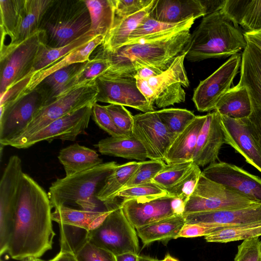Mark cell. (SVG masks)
<instances>
[{
  "mask_svg": "<svg viewBox=\"0 0 261 261\" xmlns=\"http://www.w3.org/2000/svg\"><path fill=\"white\" fill-rule=\"evenodd\" d=\"M51 208L48 194L23 173L7 252L12 259L39 258L52 249Z\"/></svg>",
  "mask_w": 261,
  "mask_h": 261,
  "instance_id": "1",
  "label": "cell"
},
{
  "mask_svg": "<svg viewBox=\"0 0 261 261\" xmlns=\"http://www.w3.org/2000/svg\"><path fill=\"white\" fill-rule=\"evenodd\" d=\"M190 30L145 43L125 45L110 53L98 50L97 53L107 58L111 64L105 73L134 77L139 69L149 67L161 74L177 57L187 51L192 35Z\"/></svg>",
  "mask_w": 261,
  "mask_h": 261,
  "instance_id": "2",
  "label": "cell"
},
{
  "mask_svg": "<svg viewBox=\"0 0 261 261\" xmlns=\"http://www.w3.org/2000/svg\"><path fill=\"white\" fill-rule=\"evenodd\" d=\"M247 43L239 25L220 10L203 17L191 35L186 59L196 62L231 56Z\"/></svg>",
  "mask_w": 261,
  "mask_h": 261,
  "instance_id": "3",
  "label": "cell"
},
{
  "mask_svg": "<svg viewBox=\"0 0 261 261\" xmlns=\"http://www.w3.org/2000/svg\"><path fill=\"white\" fill-rule=\"evenodd\" d=\"M117 165L114 161L103 163L91 169L57 179L52 183L48 193L52 208L60 205H72L84 210L100 211L96 210L97 202H100L96 196Z\"/></svg>",
  "mask_w": 261,
  "mask_h": 261,
  "instance_id": "4",
  "label": "cell"
},
{
  "mask_svg": "<svg viewBox=\"0 0 261 261\" xmlns=\"http://www.w3.org/2000/svg\"><path fill=\"white\" fill-rule=\"evenodd\" d=\"M91 20L84 0H53L40 30L44 43L53 48L67 45L90 30Z\"/></svg>",
  "mask_w": 261,
  "mask_h": 261,
  "instance_id": "5",
  "label": "cell"
},
{
  "mask_svg": "<svg viewBox=\"0 0 261 261\" xmlns=\"http://www.w3.org/2000/svg\"><path fill=\"white\" fill-rule=\"evenodd\" d=\"M260 204L201 173L194 191L185 203L183 214L233 210Z\"/></svg>",
  "mask_w": 261,
  "mask_h": 261,
  "instance_id": "6",
  "label": "cell"
},
{
  "mask_svg": "<svg viewBox=\"0 0 261 261\" xmlns=\"http://www.w3.org/2000/svg\"><path fill=\"white\" fill-rule=\"evenodd\" d=\"M88 242L115 256L127 252L138 254L139 250L137 231L120 205L112 210L98 227L89 231Z\"/></svg>",
  "mask_w": 261,
  "mask_h": 261,
  "instance_id": "7",
  "label": "cell"
},
{
  "mask_svg": "<svg viewBox=\"0 0 261 261\" xmlns=\"http://www.w3.org/2000/svg\"><path fill=\"white\" fill-rule=\"evenodd\" d=\"M43 43L44 34L40 30L16 45L1 46V96L10 87L29 75Z\"/></svg>",
  "mask_w": 261,
  "mask_h": 261,
  "instance_id": "8",
  "label": "cell"
},
{
  "mask_svg": "<svg viewBox=\"0 0 261 261\" xmlns=\"http://www.w3.org/2000/svg\"><path fill=\"white\" fill-rule=\"evenodd\" d=\"M48 104L43 91L38 86L24 93L7 105L0 107V144L2 146L18 137L40 110Z\"/></svg>",
  "mask_w": 261,
  "mask_h": 261,
  "instance_id": "9",
  "label": "cell"
},
{
  "mask_svg": "<svg viewBox=\"0 0 261 261\" xmlns=\"http://www.w3.org/2000/svg\"><path fill=\"white\" fill-rule=\"evenodd\" d=\"M95 81L74 87L68 92L42 107L26 129L18 137L5 145L25 139L54 120L86 106L97 102Z\"/></svg>",
  "mask_w": 261,
  "mask_h": 261,
  "instance_id": "10",
  "label": "cell"
},
{
  "mask_svg": "<svg viewBox=\"0 0 261 261\" xmlns=\"http://www.w3.org/2000/svg\"><path fill=\"white\" fill-rule=\"evenodd\" d=\"M242 55L239 84L248 92L251 112L247 118L249 132L261 149V50L247 41Z\"/></svg>",
  "mask_w": 261,
  "mask_h": 261,
  "instance_id": "11",
  "label": "cell"
},
{
  "mask_svg": "<svg viewBox=\"0 0 261 261\" xmlns=\"http://www.w3.org/2000/svg\"><path fill=\"white\" fill-rule=\"evenodd\" d=\"M20 158L11 156L0 181V254L7 253L23 173Z\"/></svg>",
  "mask_w": 261,
  "mask_h": 261,
  "instance_id": "12",
  "label": "cell"
},
{
  "mask_svg": "<svg viewBox=\"0 0 261 261\" xmlns=\"http://www.w3.org/2000/svg\"><path fill=\"white\" fill-rule=\"evenodd\" d=\"M93 105H89L68 113L54 120L30 137L20 141L10 142L7 146L22 149L43 141L50 142L57 139L74 141L79 135L86 134L92 116Z\"/></svg>",
  "mask_w": 261,
  "mask_h": 261,
  "instance_id": "13",
  "label": "cell"
},
{
  "mask_svg": "<svg viewBox=\"0 0 261 261\" xmlns=\"http://www.w3.org/2000/svg\"><path fill=\"white\" fill-rule=\"evenodd\" d=\"M242 55L237 54L205 80L194 90L192 100L197 110L201 112L214 110L221 97L231 88L241 67Z\"/></svg>",
  "mask_w": 261,
  "mask_h": 261,
  "instance_id": "14",
  "label": "cell"
},
{
  "mask_svg": "<svg viewBox=\"0 0 261 261\" xmlns=\"http://www.w3.org/2000/svg\"><path fill=\"white\" fill-rule=\"evenodd\" d=\"M96 101L127 106L143 113L155 111L140 92L134 77L115 76L103 73L95 81Z\"/></svg>",
  "mask_w": 261,
  "mask_h": 261,
  "instance_id": "15",
  "label": "cell"
},
{
  "mask_svg": "<svg viewBox=\"0 0 261 261\" xmlns=\"http://www.w3.org/2000/svg\"><path fill=\"white\" fill-rule=\"evenodd\" d=\"M132 135L144 147L147 158L164 161L175 139L160 118L156 111L133 116Z\"/></svg>",
  "mask_w": 261,
  "mask_h": 261,
  "instance_id": "16",
  "label": "cell"
},
{
  "mask_svg": "<svg viewBox=\"0 0 261 261\" xmlns=\"http://www.w3.org/2000/svg\"><path fill=\"white\" fill-rule=\"evenodd\" d=\"M207 178L261 204V178L230 163L209 164L202 172Z\"/></svg>",
  "mask_w": 261,
  "mask_h": 261,
  "instance_id": "17",
  "label": "cell"
},
{
  "mask_svg": "<svg viewBox=\"0 0 261 261\" xmlns=\"http://www.w3.org/2000/svg\"><path fill=\"white\" fill-rule=\"evenodd\" d=\"M174 198L168 195L153 198L122 200L120 206L128 221L136 229L177 215L172 207Z\"/></svg>",
  "mask_w": 261,
  "mask_h": 261,
  "instance_id": "18",
  "label": "cell"
},
{
  "mask_svg": "<svg viewBox=\"0 0 261 261\" xmlns=\"http://www.w3.org/2000/svg\"><path fill=\"white\" fill-rule=\"evenodd\" d=\"M206 115L193 156L194 163L199 167L216 162L222 146L225 143L220 114L214 111Z\"/></svg>",
  "mask_w": 261,
  "mask_h": 261,
  "instance_id": "19",
  "label": "cell"
},
{
  "mask_svg": "<svg viewBox=\"0 0 261 261\" xmlns=\"http://www.w3.org/2000/svg\"><path fill=\"white\" fill-rule=\"evenodd\" d=\"M221 118L225 143L233 147L248 163L261 172V149L249 132L247 118L233 119L221 115Z\"/></svg>",
  "mask_w": 261,
  "mask_h": 261,
  "instance_id": "20",
  "label": "cell"
},
{
  "mask_svg": "<svg viewBox=\"0 0 261 261\" xmlns=\"http://www.w3.org/2000/svg\"><path fill=\"white\" fill-rule=\"evenodd\" d=\"M206 14L203 1L156 0L149 15L159 21L175 23Z\"/></svg>",
  "mask_w": 261,
  "mask_h": 261,
  "instance_id": "21",
  "label": "cell"
},
{
  "mask_svg": "<svg viewBox=\"0 0 261 261\" xmlns=\"http://www.w3.org/2000/svg\"><path fill=\"white\" fill-rule=\"evenodd\" d=\"M187 223H211L235 226L261 223V204L241 209L183 214Z\"/></svg>",
  "mask_w": 261,
  "mask_h": 261,
  "instance_id": "22",
  "label": "cell"
},
{
  "mask_svg": "<svg viewBox=\"0 0 261 261\" xmlns=\"http://www.w3.org/2000/svg\"><path fill=\"white\" fill-rule=\"evenodd\" d=\"M206 115L196 116L193 121L174 140L164 159L167 164L193 161L198 135Z\"/></svg>",
  "mask_w": 261,
  "mask_h": 261,
  "instance_id": "23",
  "label": "cell"
},
{
  "mask_svg": "<svg viewBox=\"0 0 261 261\" xmlns=\"http://www.w3.org/2000/svg\"><path fill=\"white\" fill-rule=\"evenodd\" d=\"M195 19L191 18L180 22L170 23L156 20L149 14L132 32L124 45L145 43L168 37L185 29H190Z\"/></svg>",
  "mask_w": 261,
  "mask_h": 261,
  "instance_id": "24",
  "label": "cell"
},
{
  "mask_svg": "<svg viewBox=\"0 0 261 261\" xmlns=\"http://www.w3.org/2000/svg\"><path fill=\"white\" fill-rule=\"evenodd\" d=\"M156 0L143 10L122 20L114 22L105 36L99 47V51L110 53L124 46L128 41L129 36L142 20L150 14Z\"/></svg>",
  "mask_w": 261,
  "mask_h": 261,
  "instance_id": "25",
  "label": "cell"
},
{
  "mask_svg": "<svg viewBox=\"0 0 261 261\" xmlns=\"http://www.w3.org/2000/svg\"><path fill=\"white\" fill-rule=\"evenodd\" d=\"M221 10L247 32L261 31V0H225Z\"/></svg>",
  "mask_w": 261,
  "mask_h": 261,
  "instance_id": "26",
  "label": "cell"
},
{
  "mask_svg": "<svg viewBox=\"0 0 261 261\" xmlns=\"http://www.w3.org/2000/svg\"><path fill=\"white\" fill-rule=\"evenodd\" d=\"M53 2L25 0L19 25L9 43L6 45H16L39 31L43 17Z\"/></svg>",
  "mask_w": 261,
  "mask_h": 261,
  "instance_id": "27",
  "label": "cell"
},
{
  "mask_svg": "<svg viewBox=\"0 0 261 261\" xmlns=\"http://www.w3.org/2000/svg\"><path fill=\"white\" fill-rule=\"evenodd\" d=\"M104 39L103 36H96L88 43L76 48L45 68L33 74L23 93L33 90L44 79L53 72L70 65L84 63L90 60L91 54L102 44Z\"/></svg>",
  "mask_w": 261,
  "mask_h": 261,
  "instance_id": "28",
  "label": "cell"
},
{
  "mask_svg": "<svg viewBox=\"0 0 261 261\" xmlns=\"http://www.w3.org/2000/svg\"><path fill=\"white\" fill-rule=\"evenodd\" d=\"M58 158L64 168L66 176L73 175L103 163L102 159L95 150L78 143L61 149Z\"/></svg>",
  "mask_w": 261,
  "mask_h": 261,
  "instance_id": "29",
  "label": "cell"
},
{
  "mask_svg": "<svg viewBox=\"0 0 261 261\" xmlns=\"http://www.w3.org/2000/svg\"><path fill=\"white\" fill-rule=\"evenodd\" d=\"M95 146L103 155L141 162L147 158L144 147L133 135L129 137L106 138L100 140Z\"/></svg>",
  "mask_w": 261,
  "mask_h": 261,
  "instance_id": "30",
  "label": "cell"
},
{
  "mask_svg": "<svg viewBox=\"0 0 261 261\" xmlns=\"http://www.w3.org/2000/svg\"><path fill=\"white\" fill-rule=\"evenodd\" d=\"M186 223L183 214L176 215L136 229L143 247L155 241L177 239Z\"/></svg>",
  "mask_w": 261,
  "mask_h": 261,
  "instance_id": "31",
  "label": "cell"
},
{
  "mask_svg": "<svg viewBox=\"0 0 261 261\" xmlns=\"http://www.w3.org/2000/svg\"><path fill=\"white\" fill-rule=\"evenodd\" d=\"M214 111L233 119L248 118L251 105L247 89L239 84L231 88L219 99Z\"/></svg>",
  "mask_w": 261,
  "mask_h": 261,
  "instance_id": "32",
  "label": "cell"
},
{
  "mask_svg": "<svg viewBox=\"0 0 261 261\" xmlns=\"http://www.w3.org/2000/svg\"><path fill=\"white\" fill-rule=\"evenodd\" d=\"M140 164V162L133 161L117 165L98 193L97 199L106 206L107 204L116 200L117 194L132 177Z\"/></svg>",
  "mask_w": 261,
  "mask_h": 261,
  "instance_id": "33",
  "label": "cell"
},
{
  "mask_svg": "<svg viewBox=\"0 0 261 261\" xmlns=\"http://www.w3.org/2000/svg\"><path fill=\"white\" fill-rule=\"evenodd\" d=\"M83 64L75 63L58 70L38 85L45 94L48 103L70 91V82Z\"/></svg>",
  "mask_w": 261,
  "mask_h": 261,
  "instance_id": "34",
  "label": "cell"
},
{
  "mask_svg": "<svg viewBox=\"0 0 261 261\" xmlns=\"http://www.w3.org/2000/svg\"><path fill=\"white\" fill-rule=\"evenodd\" d=\"M95 36L91 31L63 47L53 48L44 43L41 45L29 75L37 72L66 55L91 41Z\"/></svg>",
  "mask_w": 261,
  "mask_h": 261,
  "instance_id": "35",
  "label": "cell"
},
{
  "mask_svg": "<svg viewBox=\"0 0 261 261\" xmlns=\"http://www.w3.org/2000/svg\"><path fill=\"white\" fill-rule=\"evenodd\" d=\"M91 17L90 31L105 37L112 27L114 10L112 0H84Z\"/></svg>",
  "mask_w": 261,
  "mask_h": 261,
  "instance_id": "36",
  "label": "cell"
},
{
  "mask_svg": "<svg viewBox=\"0 0 261 261\" xmlns=\"http://www.w3.org/2000/svg\"><path fill=\"white\" fill-rule=\"evenodd\" d=\"M108 211H87L60 205L51 213L52 220L58 224H66L85 228L89 231L93 222Z\"/></svg>",
  "mask_w": 261,
  "mask_h": 261,
  "instance_id": "37",
  "label": "cell"
},
{
  "mask_svg": "<svg viewBox=\"0 0 261 261\" xmlns=\"http://www.w3.org/2000/svg\"><path fill=\"white\" fill-rule=\"evenodd\" d=\"M186 54L187 52L177 57L167 70L148 81L155 96L164 89L176 83H181L185 87L189 86V81L184 66Z\"/></svg>",
  "mask_w": 261,
  "mask_h": 261,
  "instance_id": "38",
  "label": "cell"
},
{
  "mask_svg": "<svg viewBox=\"0 0 261 261\" xmlns=\"http://www.w3.org/2000/svg\"><path fill=\"white\" fill-rule=\"evenodd\" d=\"M25 0L0 1L1 41L12 38L20 22Z\"/></svg>",
  "mask_w": 261,
  "mask_h": 261,
  "instance_id": "39",
  "label": "cell"
},
{
  "mask_svg": "<svg viewBox=\"0 0 261 261\" xmlns=\"http://www.w3.org/2000/svg\"><path fill=\"white\" fill-rule=\"evenodd\" d=\"M261 236V223L230 226L217 230L206 236L207 242L228 243Z\"/></svg>",
  "mask_w": 261,
  "mask_h": 261,
  "instance_id": "40",
  "label": "cell"
},
{
  "mask_svg": "<svg viewBox=\"0 0 261 261\" xmlns=\"http://www.w3.org/2000/svg\"><path fill=\"white\" fill-rule=\"evenodd\" d=\"M110 66L111 64L109 60L97 53L94 58L83 63L82 66L70 82V90L75 86L94 82Z\"/></svg>",
  "mask_w": 261,
  "mask_h": 261,
  "instance_id": "41",
  "label": "cell"
},
{
  "mask_svg": "<svg viewBox=\"0 0 261 261\" xmlns=\"http://www.w3.org/2000/svg\"><path fill=\"white\" fill-rule=\"evenodd\" d=\"M60 251L70 253L75 255L88 242L89 231L85 228L59 224Z\"/></svg>",
  "mask_w": 261,
  "mask_h": 261,
  "instance_id": "42",
  "label": "cell"
},
{
  "mask_svg": "<svg viewBox=\"0 0 261 261\" xmlns=\"http://www.w3.org/2000/svg\"><path fill=\"white\" fill-rule=\"evenodd\" d=\"M156 112L168 131L175 138L182 132L196 117L191 111L184 109H163Z\"/></svg>",
  "mask_w": 261,
  "mask_h": 261,
  "instance_id": "43",
  "label": "cell"
},
{
  "mask_svg": "<svg viewBox=\"0 0 261 261\" xmlns=\"http://www.w3.org/2000/svg\"><path fill=\"white\" fill-rule=\"evenodd\" d=\"M194 165L193 161L166 164L164 168L153 179L152 182L166 190L181 179Z\"/></svg>",
  "mask_w": 261,
  "mask_h": 261,
  "instance_id": "44",
  "label": "cell"
},
{
  "mask_svg": "<svg viewBox=\"0 0 261 261\" xmlns=\"http://www.w3.org/2000/svg\"><path fill=\"white\" fill-rule=\"evenodd\" d=\"M201 172L199 167L194 164L192 168L181 179L166 190L168 195L180 199L186 203L194 191Z\"/></svg>",
  "mask_w": 261,
  "mask_h": 261,
  "instance_id": "45",
  "label": "cell"
},
{
  "mask_svg": "<svg viewBox=\"0 0 261 261\" xmlns=\"http://www.w3.org/2000/svg\"><path fill=\"white\" fill-rule=\"evenodd\" d=\"M166 164L164 161L161 160L140 162L137 170L123 189L152 182Z\"/></svg>",
  "mask_w": 261,
  "mask_h": 261,
  "instance_id": "46",
  "label": "cell"
},
{
  "mask_svg": "<svg viewBox=\"0 0 261 261\" xmlns=\"http://www.w3.org/2000/svg\"><path fill=\"white\" fill-rule=\"evenodd\" d=\"M168 195L166 190L153 182L127 188L120 191L117 197L122 200L153 198Z\"/></svg>",
  "mask_w": 261,
  "mask_h": 261,
  "instance_id": "47",
  "label": "cell"
},
{
  "mask_svg": "<svg viewBox=\"0 0 261 261\" xmlns=\"http://www.w3.org/2000/svg\"><path fill=\"white\" fill-rule=\"evenodd\" d=\"M92 117L96 124L111 137H129L116 126L105 106L94 103L92 109Z\"/></svg>",
  "mask_w": 261,
  "mask_h": 261,
  "instance_id": "48",
  "label": "cell"
},
{
  "mask_svg": "<svg viewBox=\"0 0 261 261\" xmlns=\"http://www.w3.org/2000/svg\"><path fill=\"white\" fill-rule=\"evenodd\" d=\"M116 126L128 137L132 136L134 117L123 106L109 104L105 106Z\"/></svg>",
  "mask_w": 261,
  "mask_h": 261,
  "instance_id": "49",
  "label": "cell"
},
{
  "mask_svg": "<svg viewBox=\"0 0 261 261\" xmlns=\"http://www.w3.org/2000/svg\"><path fill=\"white\" fill-rule=\"evenodd\" d=\"M153 0H112L114 10V22L134 14L146 8Z\"/></svg>",
  "mask_w": 261,
  "mask_h": 261,
  "instance_id": "50",
  "label": "cell"
},
{
  "mask_svg": "<svg viewBox=\"0 0 261 261\" xmlns=\"http://www.w3.org/2000/svg\"><path fill=\"white\" fill-rule=\"evenodd\" d=\"M180 83H176L166 88L155 96L154 104L158 108H164L175 103L184 102L186 92Z\"/></svg>",
  "mask_w": 261,
  "mask_h": 261,
  "instance_id": "51",
  "label": "cell"
},
{
  "mask_svg": "<svg viewBox=\"0 0 261 261\" xmlns=\"http://www.w3.org/2000/svg\"><path fill=\"white\" fill-rule=\"evenodd\" d=\"M234 261H261V240L259 238L243 240L238 246Z\"/></svg>",
  "mask_w": 261,
  "mask_h": 261,
  "instance_id": "52",
  "label": "cell"
},
{
  "mask_svg": "<svg viewBox=\"0 0 261 261\" xmlns=\"http://www.w3.org/2000/svg\"><path fill=\"white\" fill-rule=\"evenodd\" d=\"M228 225L211 223H187L180 229L177 238L206 236Z\"/></svg>",
  "mask_w": 261,
  "mask_h": 261,
  "instance_id": "53",
  "label": "cell"
},
{
  "mask_svg": "<svg viewBox=\"0 0 261 261\" xmlns=\"http://www.w3.org/2000/svg\"><path fill=\"white\" fill-rule=\"evenodd\" d=\"M77 261H116L115 255L89 242L75 255Z\"/></svg>",
  "mask_w": 261,
  "mask_h": 261,
  "instance_id": "54",
  "label": "cell"
},
{
  "mask_svg": "<svg viewBox=\"0 0 261 261\" xmlns=\"http://www.w3.org/2000/svg\"><path fill=\"white\" fill-rule=\"evenodd\" d=\"M32 74L29 75L10 87L1 96L0 107L4 106L23 94Z\"/></svg>",
  "mask_w": 261,
  "mask_h": 261,
  "instance_id": "55",
  "label": "cell"
},
{
  "mask_svg": "<svg viewBox=\"0 0 261 261\" xmlns=\"http://www.w3.org/2000/svg\"><path fill=\"white\" fill-rule=\"evenodd\" d=\"M137 86L146 98L147 101L152 106H154L155 95L154 92L149 86L148 81L136 78Z\"/></svg>",
  "mask_w": 261,
  "mask_h": 261,
  "instance_id": "56",
  "label": "cell"
},
{
  "mask_svg": "<svg viewBox=\"0 0 261 261\" xmlns=\"http://www.w3.org/2000/svg\"><path fill=\"white\" fill-rule=\"evenodd\" d=\"M160 74L154 69L149 67H143L139 69L136 73L134 78H139L148 81L152 77Z\"/></svg>",
  "mask_w": 261,
  "mask_h": 261,
  "instance_id": "57",
  "label": "cell"
},
{
  "mask_svg": "<svg viewBox=\"0 0 261 261\" xmlns=\"http://www.w3.org/2000/svg\"><path fill=\"white\" fill-rule=\"evenodd\" d=\"M36 261H77L75 256L70 253L60 251L53 258L44 260L39 258H35Z\"/></svg>",
  "mask_w": 261,
  "mask_h": 261,
  "instance_id": "58",
  "label": "cell"
},
{
  "mask_svg": "<svg viewBox=\"0 0 261 261\" xmlns=\"http://www.w3.org/2000/svg\"><path fill=\"white\" fill-rule=\"evenodd\" d=\"M247 41L255 45L261 50V31L258 32H247L244 33Z\"/></svg>",
  "mask_w": 261,
  "mask_h": 261,
  "instance_id": "59",
  "label": "cell"
},
{
  "mask_svg": "<svg viewBox=\"0 0 261 261\" xmlns=\"http://www.w3.org/2000/svg\"><path fill=\"white\" fill-rule=\"evenodd\" d=\"M116 261H138L139 255L137 253L127 252L115 256Z\"/></svg>",
  "mask_w": 261,
  "mask_h": 261,
  "instance_id": "60",
  "label": "cell"
},
{
  "mask_svg": "<svg viewBox=\"0 0 261 261\" xmlns=\"http://www.w3.org/2000/svg\"><path fill=\"white\" fill-rule=\"evenodd\" d=\"M138 261H162L147 256L139 255Z\"/></svg>",
  "mask_w": 261,
  "mask_h": 261,
  "instance_id": "61",
  "label": "cell"
},
{
  "mask_svg": "<svg viewBox=\"0 0 261 261\" xmlns=\"http://www.w3.org/2000/svg\"><path fill=\"white\" fill-rule=\"evenodd\" d=\"M162 261H179L176 258L172 257L169 254H167Z\"/></svg>",
  "mask_w": 261,
  "mask_h": 261,
  "instance_id": "62",
  "label": "cell"
},
{
  "mask_svg": "<svg viewBox=\"0 0 261 261\" xmlns=\"http://www.w3.org/2000/svg\"><path fill=\"white\" fill-rule=\"evenodd\" d=\"M27 259V261H36L35 258H29Z\"/></svg>",
  "mask_w": 261,
  "mask_h": 261,
  "instance_id": "63",
  "label": "cell"
},
{
  "mask_svg": "<svg viewBox=\"0 0 261 261\" xmlns=\"http://www.w3.org/2000/svg\"><path fill=\"white\" fill-rule=\"evenodd\" d=\"M1 261H3V260H1ZM22 261H27V259H26L23 260Z\"/></svg>",
  "mask_w": 261,
  "mask_h": 261,
  "instance_id": "64",
  "label": "cell"
}]
</instances>
